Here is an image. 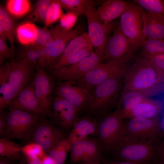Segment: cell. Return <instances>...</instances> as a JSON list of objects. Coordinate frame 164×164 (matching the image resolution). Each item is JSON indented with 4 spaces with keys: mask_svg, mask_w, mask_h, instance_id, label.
Returning a JSON list of instances; mask_svg holds the SVG:
<instances>
[{
    "mask_svg": "<svg viewBox=\"0 0 164 164\" xmlns=\"http://www.w3.org/2000/svg\"><path fill=\"white\" fill-rule=\"evenodd\" d=\"M124 119L119 109L104 116L98 123L97 134L101 147L107 151H117L129 142Z\"/></svg>",
    "mask_w": 164,
    "mask_h": 164,
    "instance_id": "cell-1",
    "label": "cell"
},
{
    "mask_svg": "<svg viewBox=\"0 0 164 164\" xmlns=\"http://www.w3.org/2000/svg\"><path fill=\"white\" fill-rule=\"evenodd\" d=\"M123 77L109 79L97 85L92 91V98L84 109L88 113L104 116L117 104V99L124 83Z\"/></svg>",
    "mask_w": 164,
    "mask_h": 164,
    "instance_id": "cell-2",
    "label": "cell"
},
{
    "mask_svg": "<svg viewBox=\"0 0 164 164\" xmlns=\"http://www.w3.org/2000/svg\"><path fill=\"white\" fill-rule=\"evenodd\" d=\"M123 83V89L132 90L147 89L162 84L156 69L144 57L130 67Z\"/></svg>",
    "mask_w": 164,
    "mask_h": 164,
    "instance_id": "cell-3",
    "label": "cell"
},
{
    "mask_svg": "<svg viewBox=\"0 0 164 164\" xmlns=\"http://www.w3.org/2000/svg\"><path fill=\"white\" fill-rule=\"evenodd\" d=\"M41 115L19 110L9 109L3 136L8 139L28 140L31 138Z\"/></svg>",
    "mask_w": 164,
    "mask_h": 164,
    "instance_id": "cell-4",
    "label": "cell"
},
{
    "mask_svg": "<svg viewBox=\"0 0 164 164\" xmlns=\"http://www.w3.org/2000/svg\"><path fill=\"white\" fill-rule=\"evenodd\" d=\"M82 29L78 26L67 30L59 24L57 25L51 30L53 39L51 44L41 50V57L37 65L48 70L60 56L69 42L79 35Z\"/></svg>",
    "mask_w": 164,
    "mask_h": 164,
    "instance_id": "cell-5",
    "label": "cell"
},
{
    "mask_svg": "<svg viewBox=\"0 0 164 164\" xmlns=\"http://www.w3.org/2000/svg\"><path fill=\"white\" fill-rule=\"evenodd\" d=\"M128 64L113 62H101L82 77L73 81L93 91L97 85L109 79L116 77H125L130 68Z\"/></svg>",
    "mask_w": 164,
    "mask_h": 164,
    "instance_id": "cell-6",
    "label": "cell"
},
{
    "mask_svg": "<svg viewBox=\"0 0 164 164\" xmlns=\"http://www.w3.org/2000/svg\"><path fill=\"white\" fill-rule=\"evenodd\" d=\"M142 8L134 2L129 1L128 7L120 16L119 26L136 51L142 37Z\"/></svg>",
    "mask_w": 164,
    "mask_h": 164,
    "instance_id": "cell-7",
    "label": "cell"
},
{
    "mask_svg": "<svg viewBox=\"0 0 164 164\" xmlns=\"http://www.w3.org/2000/svg\"><path fill=\"white\" fill-rule=\"evenodd\" d=\"M136 51L118 25L114 29L112 36L108 39L103 60H106L107 62L127 64Z\"/></svg>",
    "mask_w": 164,
    "mask_h": 164,
    "instance_id": "cell-8",
    "label": "cell"
},
{
    "mask_svg": "<svg viewBox=\"0 0 164 164\" xmlns=\"http://www.w3.org/2000/svg\"><path fill=\"white\" fill-rule=\"evenodd\" d=\"M159 121L158 118H131L124 123L126 135L129 142L148 140L155 143L161 132Z\"/></svg>",
    "mask_w": 164,
    "mask_h": 164,
    "instance_id": "cell-9",
    "label": "cell"
},
{
    "mask_svg": "<svg viewBox=\"0 0 164 164\" xmlns=\"http://www.w3.org/2000/svg\"><path fill=\"white\" fill-rule=\"evenodd\" d=\"M102 59L93 51L78 62L58 69L49 71L55 80L62 81H76L97 66Z\"/></svg>",
    "mask_w": 164,
    "mask_h": 164,
    "instance_id": "cell-10",
    "label": "cell"
},
{
    "mask_svg": "<svg viewBox=\"0 0 164 164\" xmlns=\"http://www.w3.org/2000/svg\"><path fill=\"white\" fill-rule=\"evenodd\" d=\"M55 79L46 70L37 65L32 82L34 93L46 114L51 115L52 94L55 86Z\"/></svg>",
    "mask_w": 164,
    "mask_h": 164,
    "instance_id": "cell-11",
    "label": "cell"
},
{
    "mask_svg": "<svg viewBox=\"0 0 164 164\" xmlns=\"http://www.w3.org/2000/svg\"><path fill=\"white\" fill-rule=\"evenodd\" d=\"M56 95L66 100L79 111L84 108L92 98V91L73 81H62L55 86Z\"/></svg>",
    "mask_w": 164,
    "mask_h": 164,
    "instance_id": "cell-12",
    "label": "cell"
},
{
    "mask_svg": "<svg viewBox=\"0 0 164 164\" xmlns=\"http://www.w3.org/2000/svg\"><path fill=\"white\" fill-rule=\"evenodd\" d=\"M154 143L148 140L129 142L116 151L121 161L145 164L155 156Z\"/></svg>",
    "mask_w": 164,
    "mask_h": 164,
    "instance_id": "cell-13",
    "label": "cell"
},
{
    "mask_svg": "<svg viewBox=\"0 0 164 164\" xmlns=\"http://www.w3.org/2000/svg\"><path fill=\"white\" fill-rule=\"evenodd\" d=\"M96 10L94 4L90 5L86 9L85 15L87 21L88 36L95 52L102 60L108 38Z\"/></svg>",
    "mask_w": 164,
    "mask_h": 164,
    "instance_id": "cell-14",
    "label": "cell"
},
{
    "mask_svg": "<svg viewBox=\"0 0 164 164\" xmlns=\"http://www.w3.org/2000/svg\"><path fill=\"white\" fill-rule=\"evenodd\" d=\"M11 62L8 81L17 95L32 80L35 65L22 57H18Z\"/></svg>",
    "mask_w": 164,
    "mask_h": 164,
    "instance_id": "cell-15",
    "label": "cell"
},
{
    "mask_svg": "<svg viewBox=\"0 0 164 164\" xmlns=\"http://www.w3.org/2000/svg\"><path fill=\"white\" fill-rule=\"evenodd\" d=\"M101 146L98 141L87 138L71 145L70 160L71 162H98L101 158Z\"/></svg>",
    "mask_w": 164,
    "mask_h": 164,
    "instance_id": "cell-16",
    "label": "cell"
},
{
    "mask_svg": "<svg viewBox=\"0 0 164 164\" xmlns=\"http://www.w3.org/2000/svg\"><path fill=\"white\" fill-rule=\"evenodd\" d=\"M48 153L60 141L64 139L62 132L44 120L37 124L31 137Z\"/></svg>",
    "mask_w": 164,
    "mask_h": 164,
    "instance_id": "cell-17",
    "label": "cell"
},
{
    "mask_svg": "<svg viewBox=\"0 0 164 164\" xmlns=\"http://www.w3.org/2000/svg\"><path fill=\"white\" fill-rule=\"evenodd\" d=\"M164 89V84L143 90L122 89L117 104L122 116L131 110L146 98L157 94Z\"/></svg>",
    "mask_w": 164,
    "mask_h": 164,
    "instance_id": "cell-18",
    "label": "cell"
},
{
    "mask_svg": "<svg viewBox=\"0 0 164 164\" xmlns=\"http://www.w3.org/2000/svg\"><path fill=\"white\" fill-rule=\"evenodd\" d=\"M52 115L62 127H73L77 119L79 112L73 105L64 99L55 95L52 98Z\"/></svg>",
    "mask_w": 164,
    "mask_h": 164,
    "instance_id": "cell-19",
    "label": "cell"
},
{
    "mask_svg": "<svg viewBox=\"0 0 164 164\" xmlns=\"http://www.w3.org/2000/svg\"><path fill=\"white\" fill-rule=\"evenodd\" d=\"M9 109H17L41 115L46 114L34 93L32 81L22 90L9 105Z\"/></svg>",
    "mask_w": 164,
    "mask_h": 164,
    "instance_id": "cell-20",
    "label": "cell"
},
{
    "mask_svg": "<svg viewBox=\"0 0 164 164\" xmlns=\"http://www.w3.org/2000/svg\"><path fill=\"white\" fill-rule=\"evenodd\" d=\"M142 27L140 46L147 38L164 39V17L142 8Z\"/></svg>",
    "mask_w": 164,
    "mask_h": 164,
    "instance_id": "cell-21",
    "label": "cell"
},
{
    "mask_svg": "<svg viewBox=\"0 0 164 164\" xmlns=\"http://www.w3.org/2000/svg\"><path fill=\"white\" fill-rule=\"evenodd\" d=\"M128 2L122 0H108L104 2L97 9V15L107 33L112 28L111 22L121 16L126 9Z\"/></svg>",
    "mask_w": 164,
    "mask_h": 164,
    "instance_id": "cell-22",
    "label": "cell"
},
{
    "mask_svg": "<svg viewBox=\"0 0 164 164\" xmlns=\"http://www.w3.org/2000/svg\"><path fill=\"white\" fill-rule=\"evenodd\" d=\"M163 108V104L162 101L148 97L124 113L122 117L123 119L134 118H158Z\"/></svg>",
    "mask_w": 164,
    "mask_h": 164,
    "instance_id": "cell-23",
    "label": "cell"
},
{
    "mask_svg": "<svg viewBox=\"0 0 164 164\" xmlns=\"http://www.w3.org/2000/svg\"><path fill=\"white\" fill-rule=\"evenodd\" d=\"M98 123L94 119L84 116L78 119L67 139L70 145L73 142L97 133Z\"/></svg>",
    "mask_w": 164,
    "mask_h": 164,
    "instance_id": "cell-24",
    "label": "cell"
},
{
    "mask_svg": "<svg viewBox=\"0 0 164 164\" xmlns=\"http://www.w3.org/2000/svg\"><path fill=\"white\" fill-rule=\"evenodd\" d=\"M11 62L4 63L0 67V110L9 106L16 94L9 83L8 78Z\"/></svg>",
    "mask_w": 164,
    "mask_h": 164,
    "instance_id": "cell-25",
    "label": "cell"
},
{
    "mask_svg": "<svg viewBox=\"0 0 164 164\" xmlns=\"http://www.w3.org/2000/svg\"><path fill=\"white\" fill-rule=\"evenodd\" d=\"M38 31V28L33 22L27 21L17 26L15 37L21 44L30 46L36 40Z\"/></svg>",
    "mask_w": 164,
    "mask_h": 164,
    "instance_id": "cell-26",
    "label": "cell"
},
{
    "mask_svg": "<svg viewBox=\"0 0 164 164\" xmlns=\"http://www.w3.org/2000/svg\"><path fill=\"white\" fill-rule=\"evenodd\" d=\"M15 19L8 12L5 6L0 5V27L5 32L11 48L14 51V41L17 26Z\"/></svg>",
    "mask_w": 164,
    "mask_h": 164,
    "instance_id": "cell-27",
    "label": "cell"
},
{
    "mask_svg": "<svg viewBox=\"0 0 164 164\" xmlns=\"http://www.w3.org/2000/svg\"><path fill=\"white\" fill-rule=\"evenodd\" d=\"M91 46L93 45L88 33L84 32L69 42L61 55L55 62L63 59L83 48Z\"/></svg>",
    "mask_w": 164,
    "mask_h": 164,
    "instance_id": "cell-28",
    "label": "cell"
},
{
    "mask_svg": "<svg viewBox=\"0 0 164 164\" xmlns=\"http://www.w3.org/2000/svg\"><path fill=\"white\" fill-rule=\"evenodd\" d=\"M5 6L15 19L23 17L30 12L31 9L30 2L28 0H8Z\"/></svg>",
    "mask_w": 164,
    "mask_h": 164,
    "instance_id": "cell-29",
    "label": "cell"
},
{
    "mask_svg": "<svg viewBox=\"0 0 164 164\" xmlns=\"http://www.w3.org/2000/svg\"><path fill=\"white\" fill-rule=\"evenodd\" d=\"M93 46H91L83 48L63 59L56 61L48 69V71L56 70L78 62L93 51Z\"/></svg>",
    "mask_w": 164,
    "mask_h": 164,
    "instance_id": "cell-30",
    "label": "cell"
},
{
    "mask_svg": "<svg viewBox=\"0 0 164 164\" xmlns=\"http://www.w3.org/2000/svg\"><path fill=\"white\" fill-rule=\"evenodd\" d=\"M52 0L37 1L29 12L27 19L44 23L48 9Z\"/></svg>",
    "mask_w": 164,
    "mask_h": 164,
    "instance_id": "cell-31",
    "label": "cell"
},
{
    "mask_svg": "<svg viewBox=\"0 0 164 164\" xmlns=\"http://www.w3.org/2000/svg\"><path fill=\"white\" fill-rule=\"evenodd\" d=\"M22 153V147L6 138L0 139V155L12 160L19 159Z\"/></svg>",
    "mask_w": 164,
    "mask_h": 164,
    "instance_id": "cell-32",
    "label": "cell"
},
{
    "mask_svg": "<svg viewBox=\"0 0 164 164\" xmlns=\"http://www.w3.org/2000/svg\"><path fill=\"white\" fill-rule=\"evenodd\" d=\"M140 47L144 57L164 54V39L147 38Z\"/></svg>",
    "mask_w": 164,
    "mask_h": 164,
    "instance_id": "cell-33",
    "label": "cell"
},
{
    "mask_svg": "<svg viewBox=\"0 0 164 164\" xmlns=\"http://www.w3.org/2000/svg\"><path fill=\"white\" fill-rule=\"evenodd\" d=\"M71 145L67 139L58 143L48 153L57 164H64Z\"/></svg>",
    "mask_w": 164,
    "mask_h": 164,
    "instance_id": "cell-34",
    "label": "cell"
},
{
    "mask_svg": "<svg viewBox=\"0 0 164 164\" xmlns=\"http://www.w3.org/2000/svg\"><path fill=\"white\" fill-rule=\"evenodd\" d=\"M62 8L67 11L76 12L80 15H85L86 9L90 5L94 4L90 0H59Z\"/></svg>",
    "mask_w": 164,
    "mask_h": 164,
    "instance_id": "cell-35",
    "label": "cell"
},
{
    "mask_svg": "<svg viewBox=\"0 0 164 164\" xmlns=\"http://www.w3.org/2000/svg\"><path fill=\"white\" fill-rule=\"evenodd\" d=\"M53 39L51 30L46 27L38 28L36 38L33 44L30 46L36 50H41L50 46Z\"/></svg>",
    "mask_w": 164,
    "mask_h": 164,
    "instance_id": "cell-36",
    "label": "cell"
},
{
    "mask_svg": "<svg viewBox=\"0 0 164 164\" xmlns=\"http://www.w3.org/2000/svg\"><path fill=\"white\" fill-rule=\"evenodd\" d=\"M133 1L144 10L164 17V0H135Z\"/></svg>",
    "mask_w": 164,
    "mask_h": 164,
    "instance_id": "cell-37",
    "label": "cell"
},
{
    "mask_svg": "<svg viewBox=\"0 0 164 164\" xmlns=\"http://www.w3.org/2000/svg\"><path fill=\"white\" fill-rule=\"evenodd\" d=\"M63 14L59 0H52L44 22L45 27L47 28L60 20Z\"/></svg>",
    "mask_w": 164,
    "mask_h": 164,
    "instance_id": "cell-38",
    "label": "cell"
},
{
    "mask_svg": "<svg viewBox=\"0 0 164 164\" xmlns=\"http://www.w3.org/2000/svg\"><path fill=\"white\" fill-rule=\"evenodd\" d=\"M80 15L74 12L63 14L60 19L59 24L63 29L67 30L73 29Z\"/></svg>",
    "mask_w": 164,
    "mask_h": 164,
    "instance_id": "cell-39",
    "label": "cell"
},
{
    "mask_svg": "<svg viewBox=\"0 0 164 164\" xmlns=\"http://www.w3.org/2000/svg\"><path fill=\"white\" fill-rule=\"evenodd\" d=\"M157 70L161 82L164 84V54L145 57Z\"/></svg>",
    "mask_w": 164,
    "mask_h": 164,
    "instance_id": "cell-40",
    "label": "cell"
},
{
    "mask_svg": "<svg viewBox=\"0 0 164 164\" xmlns=\"http://www.w3.org/2000/svg\"><path fill=\"white\" fill-rule=\"evenodd\" d=\"M41 55V50H36L30 46L22 50L18 57H24L34 65H38Z\"/></svg>",
    "mask_w": 164,
    "mask_h": 164,
    "instance_id": "cell-41",
    "label": "cell"
},
{
    "mask_svg": "<svg viewBox=\"0 0 164 164\" xmlns=\"http://www.w3.org/2000/svg\"><path fill=\"white\" fill-rule=\"evenodd\" d=\"M22 153L24 156L35 155L41 159L46 155L45 151L42 147L33 142L22 147Z\"/></svg>",
    "mask_w": 164,
    "mask_h": 164,
    "instance_id": "cell-42",
    "label": "cell"
},
{
    "mask_svg": "<svg viewBox=\"0 0 164 164\" xmlns=\"http://www.w3.org/2000/svg\"><path fill=\"white\" fill-rule=\"evenodd\" d=\"M14 51L9 47L6 42L0 38V66L4 64L5 61L10 59L11 61L14 60Z\"/></svg>",
    "mask_w": 164,
    "mask_h": 164,
    "instance_id": "cell-43",
    "label": "cell"
},
{
    "mask_svg": "<svg viewBox=\"0 0 164 164\" xmlns=\"http://www.w3.org/2000/svg\"><path fill=\"white\" fill-rule=\"evenodd\" d=\"M156 155L159 160L158 164H164V141L158 146L155 147Z\"/></svg>",
    "mask_w": 164,
    "mask_h": 164,
    "instance_id": "cell-44",
    "label": "cell"
},
{
    "mask_svg": "<svg viewBox=\"0 0 164 164\" xmlns=\"http://www.w3.org/2000/svg\"><path fill=\"white\" fill-rule=\"evenodd\" d=\"M7 114L2 112V110H0V134L3 136L7 127Z\"/></svg>",
    "mask_w": 164,
    "mask_h": 164,
    "instance_id": "cell-45",
    "label": "cell"
},
{
    "mask_svg": "<svg viewBox=\"0 0 164 164\" xmlns=\"http://www.w3.org/2000/svg\"><path fill=\"white\" fill-rule=\"evenodd\" d=\"M26 164H43L41 159L37 156L32 155L24 156Z\"/></svg>",
    "mask_w": 164,
    "mask_h": 164,
    "instance_id": "cell-46",
    "label": "cell"
},
{
    "mask_svg": "<svg viewBox=\"0 0 164 164\" xmlns=\"http://www.w3.org/2000/svg\"><path fill=\"white\" fill-rule=\"evenodd\" d=\"M41 159L43 164H57L48 155L46 154Z\"/></svg>",
    "mask_w": 164,
    "mask_h": 164,
    "instance_id": "cell-47",
    "label": "cell"
},
{
    "mask_svg": "<svg viewBox=\"0 0 164 164\" xmlns=\"http://www.w3.org/2000/svg\"><path fill=\"white\" fill-rule=\"evenodd\" d=\"M107 164H142L140 163H135L134 162L125 161H121L118 162H108Z\"/></svg>",
    "mask_w": 164,
    "mask_h": 164,
    "instance_id": "cell-48",
    "label": "cell"
},
{
    "mask_svg": "<svg viewBox=\"0 0 164 164\" xmlns=\"http://www.w3.org/2000/svg\"><path fill=\"white\" fill-rule=\"evenodd\" d=\"M0 38L5 42L8 40L6 34L1 27H0Z\"/></svg>",
    "mask_w": 164,
    "mask_h": 164,
    "instance_id": "cell-49",
    "label": "cell"
},
{
    "mask_svg": "<svg viewBox=\"0 0 164 164\" xmlns=\"http://www.w3.org/2000/svg\"><path fill=\"white\" fill-rule=\"evenodd\" d=\"M159 127L160 131L164 132V112L159 121Z\"/></svg>",
    "mask_w": 164,
    "mask_h": 164,
    "instance_id": "cell-50",
    "label": "cell"
},
{
    "mask_svg": "<svg viewBox=\"0 0 164 164\" xmlns=\"http://www.w3.org/2000/svg\"><path fill=\"white\" fill-rule=\"evenodd\" d=\"M0 164H9V163L7 159L1 157L0 159Z\"/></svg>",
    "mask_w": 164,
    "mask_h": 164,
    "instance_id": "cell-51",
    "label": "cell"
},
{
    "mask_svg": "<svg viewBox=\"0 0 164 164\" xmlns=\"http://www.w3.org/2000/svg\"><path fill=\"white\" fill-rule=\"evenodd\" d=\"M81 164H100L98 162H82Z\"/></svg>",
    "mask_w": 164,
    "mask_h": 164,
    "instance_id": "cell-52",
    "label": "cell"
},
{
    "mask_svg": "<svg viewBox=\"0 0 164 164\" xmlns=\"http://www.w3.org/2000/svg\"><path fill=\"white\" fill-rule=\"evenodd\" d=\"M19 164H26L25 160L21 161Z\"/></svg>",
    "mask_w": 164,
    "mask_h": 164,
    "instance_id": "cell-53",
    "label": "cell"
},
{
    "mask_svg": "<svg viewBox=\"0 0 164 164\" xmlns=\"http://www.w3.org/2000/svg\"></svg>",
    "mask_w": 164,
    "mask_h": 164,
    "instance_id": "cell-54",
    "label": "cell"
}]
</instances>
